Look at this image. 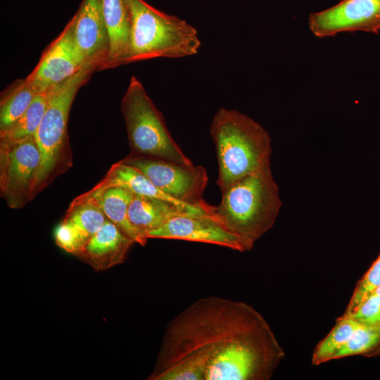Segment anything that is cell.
I'll list each match as a JSON object with an SVG mask.
<instances>
[{"mask_svg":"<svg viewBox=\"0 0 380 380\" xmlns=\"http://www.w3.org/2000/svg\"><path fill=\"white\" fill-rule=\"evenodd\" d=\"M63 220L72 222L89 239L104 224L107 217L94 199L70 203Z\"/></svg>","mask_w":380,"mask_h":380,"instance_id":"21","label":"cell"},{"mask_svg":"<svg viewBox=\"0 0 380 380\" xmlns=\"http://www.w3.org/2000/svg\"><path fill=\"white\" fill-rule=\"evenodd\" d=\"M309 27L318 37L340 32L380 31V0H342L309 17Z\"/></svg>","mask_w":380,"mask_h":380,"instance_id":"9","label":"cell"},{"mask_svg":"<svg viewBox=\"0 0 380 380\" xmlns=\"http://www.w3.org/2000/svg\"><path fill=\"white\" fill-rule=\"evenodd\" d=\"M380 344V329L360 324L348 341L338 351L334 360L368 353Z\"/></svg>","mask_w":380,"mask_h":380,"instance_id":"22","label":"cell"},{"mask_svg":"<svg viewBox=\"0 0 380 380\" xmlns=\"http://www.w3.org/2000/svg\"><path fill=\"white\" fill-rule=\"evenodd\" d=\"M223 191L238 179L270 165L271 138L258 122L236 110L220 108L210 128Z\"/></svg>","mask_w":380,"mask_h":380,"instance_id":"2","label":"cell"},{"mask_svg":"<svg viewBox=\"0 0 380 380\" xmlns=\"http://www.w3.org/2000/svg\"><path fill=\"white\" fill-rule=\"evenodd\" d=\"M348 316L359 324L380 329V298L372 293Z\"/></svg>","mask_w":380,"mask_h":380,"instance_id":"25","label":"cell"},{"mask_svg":"<svg viewBox=\"0 0 380 380\" xmlns=\"http://www.w3.org/2000/svg\"><path fill=\"white\" fill-rule=\"evenodd\" d=\"M72 39L85 63L104 70L109 54V38L101 0H82L68 22Z\"/></svg>","mask_w":380,"mask_h":380,"instance_id":"12","label":"cell"},{"mask_svg":"<svg viewBox=\"0 0 380 380\" xmlns=\"http://www.w3.org/2000/svg\"><path fill=\"white\" fill-rule=\"evenodd\" d=\"M41 163L34 135L0 141V193L10 208H21L38 194Z\"/></svg>","mask_w":380,"mask_h":380,"instance_id":"8","label":"cell"},{"mask_svg":"<svg viewBox=\"0 0 380 380\" xmlns=\"http://www.w3.org/2000/svg\"><path fill=\"white\" fill-rule=\"evenodd\" d=\"M380 286V255L357 282L343 315L351 313Z\"/></svg>","mask_w":380,"mask_h":380,"instance_id":"23","label":"cell"},{"mask_svg":"<svg viewBox=\"0 0 380 380\" xmlns=\"http://www.w3.org/2000/svg\"><path fill=\"white\" fill-rule=\"evenodd\" d=\"M86 65L68 23L44 49L35 68L25 78L39 94L72 77Z\"/></svg>","mask_w":380,"mask_h":380,"instance_id":"10","label":"cell"},{"mask_svg":"<svg viewBox=\"0 0 380 380\" xmlns=\"http://www.w3.org/2000/svg\"><path fill=\"white\" fill-rule=\"evenodd\" d=\"M359 325L357 322L348 316L340 317L331 331L315 347L312 356V364L318 365L333 360Z\"/></svg>","mask_w":380,"mask_h":380,"instance_id":"19","label":"cell"},{"mask_svg":"<svg viewBox=\"0 0 380 380\" xmlns=\"http://www.w3.org/2000/svg\"><path fill=\"white\" fill-rule=\"evenodd\" d=\"M132 19L125 65L155 58H177L198 52L201 42L193 26L144 0H127Z\"/></svg>","mask_w":380,"mask_h":380,"instance_id":"4","label":"cell"},{"mask_svg":"<svg viewBox=\"0 0 380 380\" xmlns=\"http://www.w3.org/2000/svg\"><path fill=\"white\" fill-rule=\"evenodd\" d=\"M221 192L215 213L218 222L253 247L273 227L281 206L270 165L238 179Z\"/></svg>","mask_w":380,"mask_h":380,"instance_id":"3","label":"cell"},{"mask_svg":"<svg viewBox=\"0 0 380 380\" xmlns=\"http://www.w3.org/2000/svg\"><path fill=\"white\" fill-rule=\"evenodd\" d=\"M113 186L122 187L135 195L158 198L172 203L191 215L213 217L200 208L179 202L170 197L156 186L140 170L121 160L114 163L104 177L92 189L75 198L72 202L80 203L91 199L106 189Z\"/></svg>","mask_w":380,"mask_h":380,"instance_id":"13","label":"cell"},{"mask_svg":"<svg viewBox=\"0 0 380 380\" xmlns=\"http://www.w3.org/2000/svg\"><path fill=\"white\" fill-rule=\"evenodd\" d=\"M284 351L253 306L201 298L167 325L150 380H268Z\"/></svg>","mask_w":380,"mask_h":380,"instance_id":"1","label":"cell"},{"mask_svg":"<svg viewBox=\"0 0 380 380\" xmlns=\"http://www.w3.org/2000/svg\"><path fill=\"white\" fill-rule=\"evenodd\" d=\"M130 154L146 156L187 165L193 162L171 136L162 113L141 82L132 76L120 103Z\"/></svg>","mask_w":380,"mask_h":380,"instance_id":"6","label":"cell"},{"mask_svg":"<svg viewBox=\"0 0 380 380\" xmlns=\"http://www.w3.org/2000/svg\"><path fill=\"white\" fill-rule=\"evenodd\" d=\"M134 241L107 219L75 255L96 271L106 270L125 260Z\"/></svg>","mask_w":380,"mask_h":380,"instance_id":"14","label":"cell"},{"mask_svg":"<svg viewBox=\"0 0 380 380\" xmlns=\"http://www.w3.org/2000/svg\"><path fill=\"white\" fill-rule=\"evenodd\" d=\"M49 89L37 95L23 115L11 127L0 132V141H10L34 135L45 113Z\"/></svg>","mask_w":380,"mask_h":380,"instance_id":"20","label":"cell"},{"mask_svg":"<svg viewBox=\"0 0 380 380\" xmlns=\"http://www.w3.org/2000/svg\"><path fill=\"white\" fill-rule=\"evenodd\" d=\"M374 293H375L380 298V286L377 288Z\"/></svg>","mask_w":380,"mask_h":380,"instance_id":"26","label":"cell"},{"mask_svg":"<svg viewBox=\"0 0 380 380\" xmlns=\"http://www.w3.org/2000/svg\"><path fill=\"white\" fill-rule=\"evenodd\" d=\"M101 1L109 38L106 70L125 65L129 49L132 19L127 0Z\"/></svg>","mask_w":380,"mask_h":380,"instance_id":"15","label":"cell"},{"mask_svg":"<svg viewBox=\"0 0 380 380\" xmlns=\"http://www.w3.org/2000/svg\"><path fill=\"white\" fill-rule=\"evenodd\" d=\"M54 239L60 248L75 255L88 241L72 222L63 219L54 230Z\"/></svg>","mask_w":380,"mask_h":380,"instance_id":"24","label":"cell"},{"mask_svg":"<svg viewBox=\"0 0 380 380\" xmlns=\"http://www.w3.org/2000/svg\"><path fill=\"white\" fill-rule=\"evenodd\" d=\"M181 215H191L172 203L135 194L128 209L129 221L146 237L147 232Z\"/></svg>","mask_w":380,"mask_h":380,"instance_id":"16","label":"cell"},{"mask_svg":"<svg viewBox=\"0 0 380 380\" xmlns=\"http://www.w3.org/2000/svg\"><path fill=\"white\" fill-rule=\"evenodd\" d=\"M122 162L140 170L159 189L174 199L200 208L217 221L216 206L203 199L208 183L206 170L160 158L129 154ZM218 222V221H217Z\"/></svg>","mask_w":380,"mask_h":380,"instance_id":"7","label":"cell"},{"mask_svg":"<svg viewBox=\"0 0 380 380\" xmlns=\"http://www.w3.org/2000/svg\"><path fill=\"white\" fill-rule=\"evenodd\" d=\"M98 71L86 65L77 73L49 89L48 104L34 134L42 163L37 183V194L72 165L68 124L73 101L79 89Z\"/></svg>","mask_w":380,"mask_h":380,"instance_id":"5","label":"cell"},{"mask_svg":"<svg viewBox=\"0 0 380 380\" xmlns=\"http://www.w3.org/2000/svg\"><path fill=\"white\" fill-rule=\"evenodd\" d=\"M134 195L126 189L113 186L91 199L98 203L108 220L116 224L135 243L145 246L148 239L131 223L128 216L129 205Z\"/></svg>","mask_w":380,"mask_h":380,"instance_id":"17","label":"cell"},{"mask_svg":"<svg viewBox=\"0 0 380 380\" xmlns=\"http://www.w3.org/2000/svg\"><path fill=\"white\" fill-rule=\"evenodd\" d=\"M147 239H177L215 244L239 252L253 246L209 216L181 215L146 233Z\"/></svg>","mask_w":380,"mask_h":380,"instance_id":"11","label":"cell"},{"mask_svg":"<svg viewBox=\"0 0 380 380\" xmlns=\"http://www.w3.org/2000/svg\"><path fill=\"white\" fill-rule=\"evenodd\" d=\"M37 91L26 78L17 80L1 94L0 100V132L15 123L32 103Z\"/></svg>","mask_w":380,"mask_h":380,"instance_id":"18","label":"cell"}]
</instances>
